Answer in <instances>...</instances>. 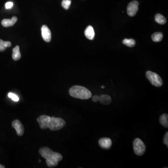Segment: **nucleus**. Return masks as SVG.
Instances as JSON below:
<instances>
[{
  "instance_id": "1",
  "label": "nucleus",
  "mask_w": 168,
  "mask_h": 168,
  "mask_svg": "<svg viewBox=\"0 0 168 168\" xmlns=\"http://www.w3.org/2000/svg\"><path fill=\"white\" fill-rule=\"evenodd\" d=\"M39 153L42 157L45 159L47 165L50 168L57 166L58 162L62 160L63 157L60 154L53 152L48 147L40 148Z\"/></svg>"
},
{
  "instance_id": "2",
  "label": "nucleus",
  "mask_w": 168,
  "mask_h": 168,
  "mask_svg": "<svg viewBox=\"0 0 168 168\" xmlns=\"http://www.w3.org/2000/svg\"><path fill=\"white\" fill-rule=\"evenodd\" d=\"M71 96L81 100H87L92 97L91 92L87 88L80 86H74L69 90Z\"/></svg>"
},
{
  "instance_id": "3",
  "label": "nucleus",
  "mask_w": 168,
  "mask_h": 168,
  "mask_svg": "<svg viewBox=\"0 0 168 168\" xmlns=\"http://www.w3.org/2000/svg\"><path fill=\"white\" fill-rule=\"evenodd\" d=\"M65 125V121L63 119L52 117L48 124V128L52 131L59 130L64 128Z\"/></svg>"
},
{
  "instance_id": "4",
  "label": "nucleus",
  "mask_w": 168,
  "mask_h": 168,
  "mask_svg": "<svg viewBox=\"0 0 168 168\" xmlns=\"http://www.w3.org/2000/svg\"><path fill=\"white\" fill-rule=\"evenodd\" d=\"M133 148L136 155L141 156L145 152L146 146L144 142L140 138H135L133 142Z\"/></svg>"
},
{
  "instance_id": "5",
  "label": "nucleus",
  "mask_w": 168,
  "mask_h": 168,
  "mask_svg": "<svg viewBox=\"0 0 168 168\" xmlns=\"http://www.w3.org/2000/svg\"><path fill=\"white\" fill-rule=\"evenodd\" d=\"M146 76L152 85L156 87H160L163 85V81L160 76L151 71H147Z\"/></svg>"
},
{
  "instance_id": "6",
  "label": "nucleus",
  "mask_w": 168,
  "mask_h": 168,
  "mask_svg": "<svg viewBox=\"0 0 168 168\" xmlns=\"http://www.w3.org/2000/svg\"><path fill=\"white\" fill-rule=\"evenodd\" d=\"M139 2L136 1H133L129 3L127 8V13L130 17H134L136 15L138 10Z\"/></svg>"
},
{
  "instance_id": "7",
  "label": "nucleus",
  "mask_w": 168,
  "mask_h": 168,
  "mask_svg": "<svg viewBox=\"0 0 168 168\" xmlns=\"http://www.w3.org/2000/svg\"><path fill=\"white\" fill-rule=\"evenodd\" d=\"M51 117L47 115H41L37 118V120L39 124L41 129H46L48 128V124L51 119Z\"/></svg>"
},
{
  "instance_id": "8",
  "label": "nucleus",
  "mask_w": 168,
  "mask_h": 168,
  "mask_svg": "<svg viewBox=\"0 0 168 168\" xmlns=\"http://www.w3.org/2000/svg\"><path fill=\"white\" fill-rule=\"evenodd\" d=\"M42 36L43 39L46 42H50L51 39V31L48 26L43 25L41 28Z\"/></svg>"
},
{
  "instance_id": "9",
  "label": "nucleus",
  "mask_w": 168,
  "mask_h": 168,
  "mask_svg": "<svg viewBox=\"0 0 168 168\" xmlns=\"http://www.w3.org/2000/svg\"><path fill=\"white\" fill-rule=\"evenodd\" d=\"M12 126L15 129L19 136H22L24 134V127L20 120H14L12 123Z\"/></svg>"
},
{
  "instance_id": "10",
  "label": "nucleus",
  "mask_w": 168,
  "mask_h": 168,
  "mask_svg": "<svg viewBox=\"0 0 168 168\" xmlns=\"http://www.w3.org/2000/svg\"><path fill=\"white\" fill-rule=\"evenodd\" d=\"M99 145L102 148L108 149L110 148L112 146V141L109 138H102L99 140Z\"/></svg>"
},
{
  "instance_id": "11",
  "label": "nucleus",
  "mask_w": 168,
  "mask_h": 168,
  "mask_svg": "<svg viewBox=\"0 0 168 168\" xmlns=\"http://www.w3.org/2000/svg\"><path fill=\"white\" fill-rule=\"evenodd\" d=\"M17 21V18L13 17L11 19H5L2 21V24L4 27H9L13 26Z\"/></svg>"
},
{
  "instance_id": "12",
  "label": "nucleus",
  "mask_w": 168,
  "mask_h": 168,
  "mask_svg": "<svg viewBox=\"0 0 168 168\" xmlns=\"http://www.w3.org/2000/svg\"><path fill=\"white\" fill-rule=\"evenodd\" d=\"M85 35L88 39L93 40L95 36V30L93 27L92 26H88L85 31Z\"/></svg>"
},
{
  "instance_id": "13",
  "label": "nucleus",
  "mask_w": 168,
  "mask_h": 168,
  "mask_svg": "<svg viewBox=\"0 0 168 168\" xmlns=\"http://www.w3.org/2000/svg\"><path fill=\"white\" fill-rule=\"evenodd\" d=\"M99 101L102 105H109L112 102L111 97L108 95H102L99 96Z\"/></svg>"
},
{
  "instance_id": "14",
  "label": "nucleus",
  "mask_w": 168,
  "mask_h": 168,
  "mask_svg": "<svg viewBox=\"0 0 168 168\" xmlns=\"http://www.w3.org/2000/svg\"><path fill=\"white\" fill-rule=\"evenodd\" d=\"M21 55L20 52V48L18 45L16 46V47L13 49L12 58L14 60H19L21 58Z\"/></svg>"
},
{
  "instance_id": "15",
  "label": "nucleus",
  "mask_w": 168,
  "mask_h": 168,
  "mask_svg": "<svg viewBox=\"0 0 168 168\" xmlns=\"http://www.w3.org/2000/svg\"><path fill=\"white\" fill-rule=\"evenodd\" d=\"M160 124L164 128L168 127V115L167 114H164L160 116L159 119Z\"/></svg>"
},
{
  "instance_id": "16",
  "label": "nucleus",
  "mask_w": 168,
  "mask_h": 168,
  "mask_svg": "<svg viewBox=\"0 0 168 168\" xmlns=\"http://www.w3.org/2000/svg\"><path fill=\"white\" fill-rule=\"evenodd\" d=\"M11 46V42L4 41L0 39V51H3L7 47Z\"/></svg>"
},
{
  "instance_id": "17",
  "label": "nucleus",
  "mask_w": 168,
  "mask_h": 168,
  "mask_svg": "<svg viewBox=\"0 0 168 168\" xmlns=\"http://www.w3.org/2000/svg\"><path fill=\"white\" fill-rule=\"evenodd\" d=\"M163 38V34L162 32H156L152 36V40L155 42H159L162 41Z\"/></svg>"
},
{
  "instance_id": "18",
  "label": "nucleus",
  "mask_w": 168,
  "mask_h": 168,
  "mask_svg": "<svg viewBox=\"0 0 168 168\" xmlns=\"http://www.w3.org/2000/svg\"><path fill=\"white\" fill-rule=\"evenodd\" d=\"M155 21L160 24H165L166 22L165 18L160 14H157L155 16Z\"/></svg>"
},
{
  "instance_id": "19",
  "label": "nucleus",
  "mask_w": 168,
  "mask_h": 168,
  "mask_svg": "<svg viewBox=\"0 0 168 168\" xmlns=\"http://www.w3.org/2000/svg\"><path fill=\"white\" fill-rule=\"evenodd\" d=\"M123 44L129 47H133L135 45V41L133 39H125L123 40Z\"/></svg>"
},
{
  "instance_id": "20",
  "label": "nucleus",
  "mask_w": 168,
  "mask_h": 168,
  "mask_svg": "<svg viewBox=\"0 0 168 168\" xmlns=\"http://www.w3.org/2000/svg\"><path fill=\"white\" fill-rule=\"evenodd\" d=\"M72 3V0H63L62 2V6L64 9L67 10L69 8Z\"/></svg>"
},
{
  "instance_id": "21",
  "label": "nucleus",
  "mask_w": 168,
  "mask_h": 168,
  "mask_svg": "<svg viewBox=\"0 0 168 168\" xmlns=\"http://www.w3.org/2000/svg\"><path fill=\"white\" fill-rule=\"evenodd\" d=\"M8 96L9 98H11L12 100L14 101L17 102L19 101V98L18 97L17 95L14 94V93L9 92V93H8Z\"/></svg>"
},
{
  "instance_id": "22",
  "label": "nucleus",
  "mask_w": 168,
  "mask_h": 168,
  "mask_svg": "<svg viewBox=\"0 0 168 168\" xmlns=\"http://www.w3.org/2000/svg\"><path fill=\"white\" fill-rule=\"evenodd\" d=\"M163 143L168 147V132H166L163 137Z\"/></svg>"
},
{
  "instance_id": "23",
  "label": "nucleus",
  "mask_w": 168,
  "mask_h": 168,
  "mask_svg": "<svg viewBox=\"0 0 168 168\" xmlns=\"http://www.w3.org/2000/svg\"><path fill=\"white\" fill-rule=\"evenodd\" d=\"M13 6V3L11 2H7L5 4V8L6 9H11Z\"/></svg>"
},
{
  "instance_id": "24",
  "label": "nucleus",
  "mask_w": 168,
  "mask_h": 168,
  "mask_svg": "<svg viewBox=\"0 0 168 168\" xmlns=\"http://www.w3.org/2000/svg\"><path fill=\"white\" fill-rule=\"evenodd\" d=\"M99 96L98 95H95L92 98V101L95 102H97L98 101H99Z\"/></svg>"
},
{
  "instance_id": "25",
  "label": "nucleus",
  "mask_w": 168,
  "mask_h": 168,
  "mask_svg": "<svg viewBox=\"0 0 168 168\" xmlns=\"http://www.w3.org/2000/svg\"><path fill=\"white\" fill-rule=\"evenodd\" d=\"M5 167L3 165H1V164H0V168H4Z\"/></svg>"
},
{
  "instance_id": "26",
  "label": "nucleus",
  "mask_w": 168,
  "mask_h": 168,
  "mask_svg": "<svg viewBox=\"0 0 168 168\" xmlns=\"http://www.w3.org/2000/svg\"><path fill=\"white\" fill-rule=\"evenodd\" d=\"M101 88H103V89H104V88H105V86H101Z\"/></svg>"
}]
</instances>
